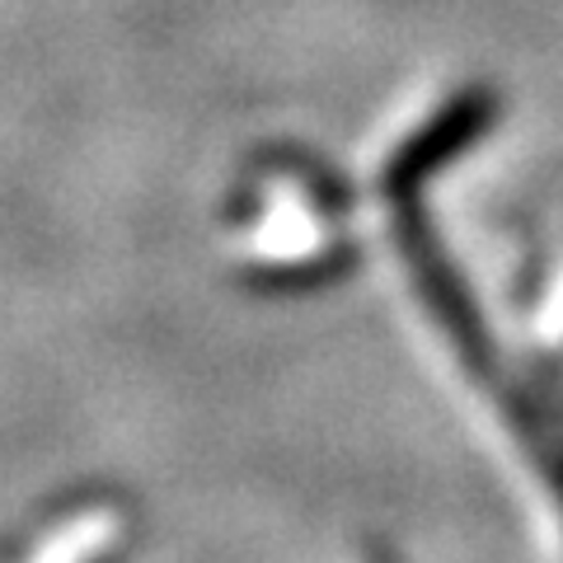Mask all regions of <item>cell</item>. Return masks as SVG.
Masks as SVG:
<instances>
[{"instance_id": "1", "label": "cell", "mask_w": 563, "mask_h": 563, "mask_svg": "<svg viewBox=\"0 0 563 563\" xmlns=\"http://www.w3.org/2000/svg\"><path fill=\"white\" fill-rule=\"evenodd\" d=\"M498 118V95L493 90H465L455 95L446 109H437L432 122H422L418 136L404 141V151L385 169V184L390 192H409L413 184H422L432 169H442L446 161H455L465 146H474Z\"/></svg>"}]
</instances>
